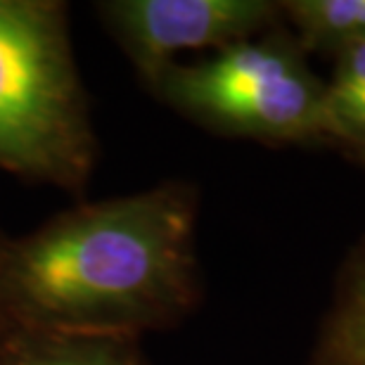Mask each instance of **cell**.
<instances>
[{
  "mask_svg": "<svg viewBox=\"0 0 365 365\" xmlns=\"http://www.w3.org/2000/svg\"><path fill=\"white\" fill-rule=\"evenodd\" d=\"M200 195L164 180L140 192L78 202L21 237L0 259L7 332L128 339L182 323L202 299Z\"/></svg>",
  "mask_w": 365,
  "mask_h": 365,
  "instance_id": "obj_1",
  "label": "cell"
},
{
  "mask_svg": "<svg viewBox=\"0 0 365 365\" xmlns=\"http://www.w3.org/2000/svg\"><path fill=\"white\" fill-rule=\"evenodd\" d=\"M98 164L91 102L60 0H0V171L83 192Z\"/></svg>",
  "mask_w": 365,
  "mask_h": 365,
  "instance_id": "obj_2",
  "label": "cell"
},
{
  "mask_svg": "<svg viewBox=\"0 0 365 365\" xmlns=\"http://www.w3.org/2000/svg\"><path fill=\"white\" fill-rule=\"evenodd\" d=\"M150 93L195 126L261 145H330L325 81L287 26L176 62Z\"/></svg>",
  "mask_w": 365,
  "mask_h": 365,
  "instance_id": "obj_3",
  "label": "cell"
},
{
  "mask_svg": "<svg viewBox=\"0 0 365 365\" xmlns=\"http://www.w3.org/2000/svg\"><path fill=\"white\" fill-rule=\"evenodd\" d=\"M95 12L148 88L182 53H216L284 24L273 0H102Z\"/></svg>",
  "mask_w": 365,
  "mask_h": 365,
  "instance_id": "obj_4",
  "label": "cell"
},
{
  "mask_svg": "<svg viewBox=\"0 0 365 365\" xmlns=\"http://www.w3.org/2000/svg\"><path fill=\"white\" fill-rule=\"evenodd\" d=\"M306 365H365V242L341 268Z\"/></svg>",
  "mask_w": 365,
  "mask_h": 365,
  "instance_id": "obj_5",
  "label": "cell"
},
{
  "mask_svg": "<svg viewBox=\"0 0 365 365\" xmlns=\"http://www.w3.org/2000/svg\"><path fill=\"white\" fill-rule=\"evenodd\" d=\"M0 365H150L140 341L12 330L0 339Z\"/></svg>",
  "mask_w": 365,
  "mask_h": 365,
  "instance_id": "obj_6",
  "label": "cell"
},
{
  "mask_svg": "<svg viewBox=\"0 0 365 365\" xmlns=\"http://www.w3.org/2000/svg\"><path fill=\"white\" fill-rule=\"evenodd\" d=\"M282 21L304 53L334 57L365 46V0H287Z\"/></svg>",
  "mask_w": 365,
  "mask_h": 365,
  "instance_id": "obj_7",
  "label": "cell"
},
{
  "mask_svg": "<svg viewBox=\"0 0 365 365\" xmlns=\"http://www.w3.org/2000/svg\"><path fill=\"white\" fill-rule=\"evenodd\" d=\"M325 116L330 145L354 157L365 150V46L334 55L332 78L325 83Z\"/></svg>",
  "mask_w": 365,
  "mask_h": 365,
  "instance_id": "obj_8",
  "label": "cell"
},
{
  "mask_svg": "<svg viewBox=\"0 0 365 365\" xmlns=\"http://www.w3.org/2000/svg\"><path fill=\"white\" fill-rule=\"evenodd\" d=\"M5 242H7V235L0 230V259H3V250H5ZM7 334V325H5V318H3V311H0V339Z\"/></svg>",
  "mask_w": 365,
  "mask_h": 365,
  "instance_id": "obj_9",
  "label": "cell"
},
{
  "mask_svg": "<svg viewBox=\"0 0 365 365\" xmlns=\"http://www.w3.org/2000/svg\"><path fill=\"white\" fill-rule=\"evenodd\" d=\"M356 159H361V162L365 164V150H363V152H359V155H356Z\"/></svg>",
  "mask_w": 365,
  "mask_h": 365,
  "instance_id": "obj_10",
  "label": "cell"
}]
</instances>
